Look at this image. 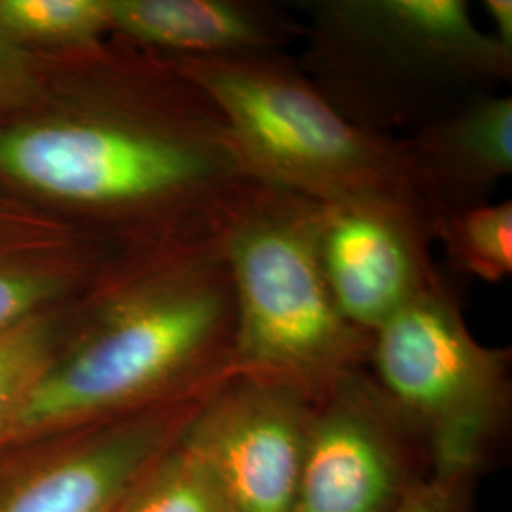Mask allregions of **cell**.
Here are the masks:
<instances>
[{
  "label": "cell",
  "instance_id": "ffe728a7",
  "mask_svg": "<svg viewBox=\"0 0 512 512\" xmlns=\"http://www.w3.org/2000/svg\"><path fill=\"white\" fill-rule=\"evenodd\" d=\"M484 12L492 21L490 35L499 46L512 54V2L511 0H484Z\"/></svg>",
  "mask_w": 512,
  "mask_h": 512
},
{
  "label": "cell",
  "instance_id": "8fae6325",
  "mask_svg": "<svg viewBox=\"0 0 512 512\" xmlns=\"http://www.w3.org/2000/svg\"><path fill=\"white\" fill-rule=\"evenodd\" d=\"M110 33L169 57L275 54L304 27L251 0H109Z\"/></svg>",
  "mask_w": 512,
  "mask_h": 512
},
{
  "label": "cell",
  "instance_id": "2e32d148",
  "mask_svg": "<svg viewBox=\"0 0 512 512\" xmlns=\"http://www.w3.org/2000/svg\"><path fill=\"white\" fill-rule=\"evenodd\" d=\"M0 31L21 40L92 50L110 33L109 0H0Z\"/></svg>",
  "mask_w": 512,
  "mask_h": 512
},
{
  "label": "cell",
  "instance_id": "8992f818",
  "mask_svg": "<svg viewBox=\"0 0 512 512\" xmlns=\"http://www.w3.org/2000/svg\"><path fill=\"white\" fill-rule=\"evenodd\" d=\"M366 370L429 454L433 475L490 465L511 427V349L480 344L444 279L372 334Z\"/></svg>",
  "mask_w": 512,
  "mask_h": 512
},
{
  "label": "cell",
  "instance_id": "5b68a950",
  "mask_svg": "<svg viewBox=\"0 0 512 512\" xmlns=\"http://www.w3.org/2000/svg\"><path fill=\"white\" fill-rule=\"evenodd\" d=\"M306 10L300 67L357 126L393 135L511 80V52L465 0H319Z\"/></svg>",
  "mask_w": 512,
  "mask_h": 512
},
{
  "label": "cell",
  "instance_id": "e0dca14e",
  "mask_svg": "<svg viewBox=\"0 0 512 512\" xmlns=\"http://www.w3.org/2000/svg\"><path fill=\"white\" fill-rule=\"evenodd\" d=\"M67 285L69 279L57 270L46 272L0 258V330L42 313Z\"/></svg>",
  "mask_w": 512,
  "mask_h": 512
},
{
  "label": "cell",
  "instance_id": "5bb4252c",
  "mask_svg": "<svg viewBox=\"0 0 512 512\" xmlns=\"http://www.w3.org/2000/svg\"><path fill=\"white\" fill-rule=\"evenodd\" d=\"M433 239L444 245L452 266L486 283L512 272V203H482L440 215Z\"/></svg>",
  "mask_w": 512,
  "mask_h": 512
},
{
  "label": "cell",
  "instance_id": "52a82bcc",
  "mask_svg": "<svg viewBox=\"0 0 512 512\" xmlns=\"http://www.w3.org/2000/svg\"><path fill=\"white\" fill-rule=\"evenodd\" d=\"M431 475L416 429L357 370L313 408L293 512H397Z\"/></svg>",
  "mask_w": 512,
  "mask_h": 512
},
{
  "label": "cell",
  "instance_id": "9c48e42d",
  "mask_svg": "<svg viewBox=\"0 0 512 512\" xmlns=\"http://www.w3.org/2000/svg\"><path fill=\"white\" fill-rule=\"evenodd\" d=\"M315 403L291 387L228 374L181 440L219 480L234 512H293Z\"/></svg>",
  "mask_w": 512,
  "mask_h": 512
},
{
  "label": "cell",
  "instance_id": "ba28073f",
  "mask_svg": "<svg viewBox=\"0 0 512 512\" xmlns=\"http://www.w3.org/2000/svg\"><path fill=\"white\" fill-rule=\"evenodd\" d=\"M205 393L12 448L0 463V512L118 511Z\"/></svg>",
  "mask_w": 512,
  "mask_h": 512
},
{
  "label": "cell",
  "instance_id": "ac0fdd59",
  "mask_svg": "<svg viewBox=\"0 0 512 512\" xmlns=\"http://www.w3.org/2000/svg\"><path fill=\"white\" fill-rule=\"evenodd\" d=\"M476 476L431 475L397 512H473Z\"/></svg>",
  "mask_w": 512,
  "mask_h": 512
},
{
  "label": "cell",
  "instance_id": "30bf717a",
  "mask_svg": "<svg viewBox=\"0 0 512 512\" xmlns=\"http://www.w3.org/2000/svg\"><path fill=\"white\" fill-rule=\"evenodd\" d=\"M433 243V230L401 211L321 205L319 253L330 294L368 334L442 281Z\"/></svg>",
  "mask_w": 512,
  "mask_h": 512
},
{
  "label": "cell",
  "instance_id": "6da1fadb",
  "mask_svg": "<svg viewBox=\"0 0 512 512\" xmlns=\"http://www.w3.org/2000/svg\"><path fill=\"white\" fill-rule=\"evenodd\" d=\"M110 274L92 315L57 349L12 448L209 391L230 372L236 306L211 224Z\"/></svg>",
  "mask_w": 512,
  "mask_h": 512
},
{
  "label": "cell",
  "instance_id": "4fadbf2b",
  "mask_svg": "<svg viewBox=\"0 0 512 512\" xmlns=\"http://www.w3.org/2000/svg\"><path fill=\"white\" fill-rule=\"evenodd\" d=\"M116 512L234 511L219 480L179 435L133 484Z\"/></svg>",
  "mask_w": 512,
  "mask_h": 512
},
{
  "label": "cell",
  "instance_id": "277c9868",
  "mask_svg": "<svg viewBox=\"0 0 512 512\" xmlns=\"http://www.w3.org/2000/svg\"><path fill=\"white\" fill-rule=\"evenodd\" d=\"M321 205L245 181L211 220L232 279L230 372L291 387L319 403L365 370L372 334L340 313L319 253Z\"/></svg>",
  "mask_w": 512,
  "mask_h": 512
},
{
  "label": "cell",
  "instance_id": "7a4b0ae2",
  "mask_svg": "<svg viewBox=\"0 0 512 512\" xmlns=\"http://www.w3.org/2000/svg\"><path fill=\"white\" fill-rule=\"evenodd\" d=\"M0 171L95 215L177 232L209 226L249 181L217 105L179 69L160 93L0 128Z\"/></svg>",
  "mask_w": 512,
  "mask_h": 512
},
{
  "label": "cell",
  "instance_id": "9a60e30c",
  "mask_svg": "<svg viewBox=\"0 0 512 512\" xmlns=\"http://www.w3.org/2000/svg\"><path fill=\"white\" fill-rule=\"evenodd\" d=\"M59 348L57 327L44 313L0 330V454L12 446L21 414Z\"/></svg>",
  "mask_w": 512,
  "mask_h": 512
},
{
  "label": "cell",
  "instance_id": "d6986e66",
  "mask_svg": "<svg viewBox=\"0 0 512 512\" xmlns=\"http://www.w3.org/2000/svg\"><path fill=\"white\" fill-rule=\"evenodd\" d=\"M37 88L31 61L19 44L0 31V114L29 105Z\"/></svg>",
  "mask_w": 512,
  "mask_h": 512
},
{
  "label": "cell",
  "instance_id": "7c38bea8",
  "mask_svg": "<svg viewBox=\"0 0 512 512\" xmlns=\"http://www.w3.org/2000/svg\"><path fill=\"white\" fill-rule=\"evenodd\" d=\"M408 141L440 215L488 203L512 173L511 95H471L423 122Z\"/></svg>",
  "mask_w": 512,
  "mask_h": 512
},
{
  "label": "cell",
  "instance_id": "3957f363",
  "mask_svg": "<svg viewBox=\"0 0 512 512\" xmlns=\"http://www.w3.org/2000/svg\"><path fill=\"white\" fill-rule=\"evenodd\" d=\"M217 105L249 179L319 205L439 219L408 139L340 114L285 52L169 57Z\"/></svg>",
  "mask_w": 512,
  "mask_h": 512
}]
</instances>
